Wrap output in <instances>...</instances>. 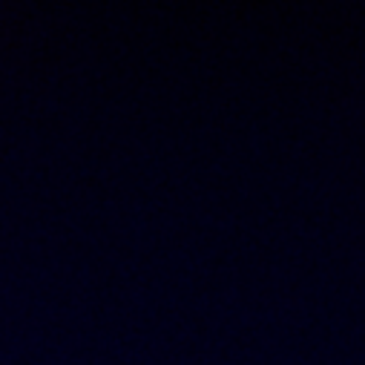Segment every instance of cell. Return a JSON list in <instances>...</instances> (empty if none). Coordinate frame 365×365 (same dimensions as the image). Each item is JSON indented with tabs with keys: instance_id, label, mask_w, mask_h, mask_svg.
<instances>
[]
</instances>
